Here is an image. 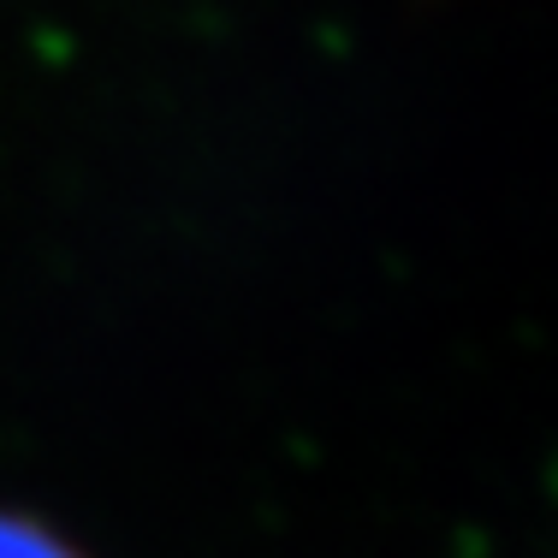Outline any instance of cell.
<instances>
[{
  "instance_id": "1",
  "label": "cell",
  "mask_w": 558,
  "mask_h": 558,
  "mask_svg": "<svg viewBox=\"0 0 558 558\" xmlns=\"http://www.w3.org/2000/svg\"><path fill=\"white\" fill-rule=\"evenodd\" d=\"M0 558H77L60 535H48L43 523L24 517H0Z\"/></svg>"
}]
</instances>
